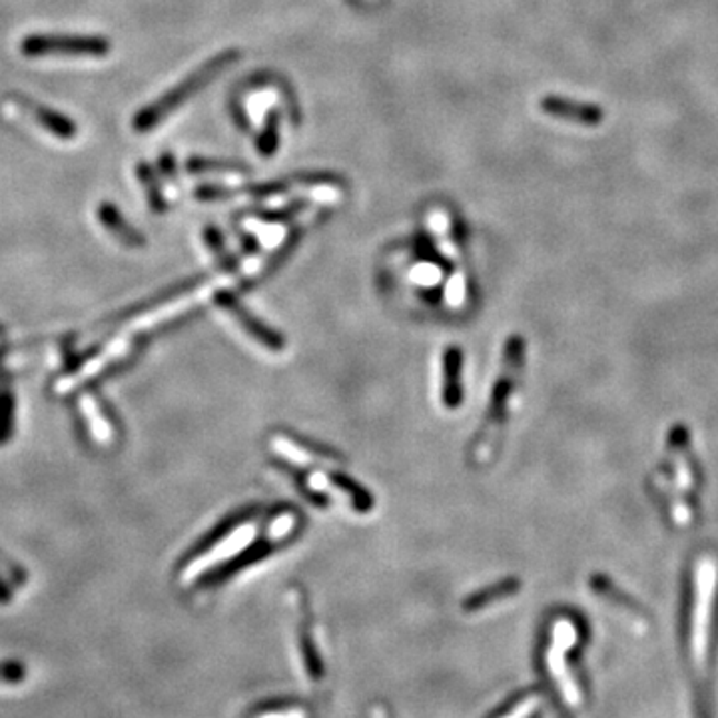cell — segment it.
Wrapping results in <instances>:
<instances>
[{"label":"cell","mask_w":718,"mask_h":718,"mask_svg":"<svg viewBox=\"0 0 718 718\" xmlns=\"http://www.w3.org/2000/svg\"><path fill=\"white\" fill-rule=\"evenodd\" d=\"M688 605L685 614V653L695 683V715L712 718L710 663L718 629V553L698 551L690 563Z\"/></svg>","instance_id":"1"},{"label":"cell","mask_w":718,"mask_h":718,"mask_svg":"<svg viewBox=\"0 0 718 718\" xmlns=\"http://www.w3.org/2000/svg\"><path fill=\"white\" fill-rule=\"evenodd\" d=\"M656 491L665 501L668 518L676 527L687 529L695 521L698 476L690 439L683 427H675L666 437L665 469L655 471Z\"/></svg>","instance_id":"2"},{"label":"cell","mask_w":718,"mask_h":718,"mask_svg":"<svg viewBox=\"0 0 718 718\" xmlns=\"http://www.w3.org/2000/svg\"><path fill=\"white\" fill-rule=\"evenodd\" d=\"M523 366H525V341L519 336H513L508 339L505 349H503L501 370H499V378L491 391L486 423L474 444L471 457L476 465L489 464L496 455L497 445L501 442V435H503L505 423H508L509 405L513 402L519 378L523 373Z\"/></svg>","instance_id":"3"},{"label":"cell","mask_w":718,"mask_h":718,"mask_svg":"<svg viewBox=\"0 0 718 718\" xmlns=\"http://www.w3.org/2000/svg\"><path fill=\"white\" fill-rule=\"evenodd\" d=\"M240 58H242V53L240 51H233V48L216 54L214 58L202 64L200 68H196L192 75L186 76L180 85L166 90L154 102H150L144 108H140L137 117L132 118V127H134L138 134L152 132L164 120H168L178 108H182L194 96L202 93L206 86L211 85L216 76L222 75L224 70H228Z\"/></svg>","instance_id":"4"},{"label":"cell","mask_w":718,"mask_h":718,"mask_svg":"<svg viewBox=\"0 0 718 718\" xmlns=\"http://www.w3.org/2000/svg\"><path fill=\"white\" fill-rule=\"evenodd\" d=\"M579 641H581V631L573 617L559 614L553 619L550 644L545 649V666H547L551 681L559 690L561 698L570 708H579L583 705L581 683L575 675L569 659Z\"/></svg>","instance_id":"5"},{"label":"cell","mask_w":718,"mask_h":718,"mask_svg":"<svg viewBox=\"0 0 718 718\" xmlns=\"http://www.w3.org/2000/svg\"><path fill=\"white\" fill-rule=\"evenodd\" d=\"M112 46L105 36L98 34H29L22 39L21 53L26 58L44 56H90L102 58L110 54Z\"/></svg>","instance_id":"6"},{"label":"cell","mask_w":718,"mask_h":718,"mask_svg":"<svg viewBox=\"0 0 718 718\" xmlns=\"http://www.w3.org/2000/svg\"><path fill=\"white\" fill-rule=\"evenodd\" d=\"M255 535H258V529H255L254 523H243L236 531H232L228 537L224 538L220 545H216L214 550L206 551L198 559L191 561L188 567L182 573V581H194V579L200 577L202 573H206L211 567L220 565L224 561L232 559L233 555L242 553V551L248 550L252 545Z\"/></svg>","instance_id":"7"},{"label":"cell","mask_w":718,"mask_h":718,"mask_svg":"<svg viewBox=\"0 0 718 718\" xmlns=\"http://www.w3.org/2000/svg\"><path fill=\"white\" fill-rule=\"evenodd\" d=\"M589 585H591L592 595L602 605H607L621 621L629 624L634 633H644L649 629V621H646V614L643 613V609H639L631 601L629 595L619 591L617 585L611 579H607V577H592Z\"/></svg>","instance_id":"8"},{"label":"cell","mask_w":718,"mask_h":718,"mask_svg":"<svg viewBox=\"0 0 718 718\" xmlns=\"http://www.w3.org/2000/svg\"><path fill=\"white\" fill-rule=\"evenodd\" d=\"M307 483H309L312 489H316V491L336 493L344 501H348L349 505L356 509V511H359V513H366V511H370L371 509V497L361 487L356 486L353 481H348L346 477L329 479L324 474H312Z\"/></svg>","instance_id":"9"},{"label":"cell","mask_w":718,"mask_h":718,"mask_svg":"<svg viewBox=\"0 0 718 718\" xmlns=\"http://www.w3.org/2000/svg\"><path fill=\"white\" fill-rule=\"evenodd\" d=\"M270 445H272L274 454L284 457V459L292 461V464L319 465V467H334V465H339L338 455L324 454V452L309 449L306 445L297 444V442L285 437V435H274Z\"/></svg>","instance_id":"10"},{"label":"cell","mask_w":718,"mask_h":718,"mask_svg":"<svg viewBox=\"0 0 718 718\" xmlns=\"http://www.w3.org/2000/svg\"><path fill=\"white\" fill-rule=\"evenodd\" d=\"M222 306L228 312V316L232 317L233 322L248 334V338L254 339L260 346L272 349V351L284 348V339L278 338L274 331H270L260 322H255L254 317L250 316L240 304H236L230 297H224Z\"/></svg>","instance_id":"11"},{"label":"cell","mask_w":718,"mask_h":718,"mask_svg":"<svg viewBox=\"0 0 718 718\" xmlns=\"http://www.w3.org/2000/svg\"><path fill=\"white\" fill-rule=\"evenodd\" d=\"M98 220L105 226L108 232L117 238L118 242L124 243L128 248H140L144 246V238L140 236L137 228H132L130 224L124 220V216L120 214L115 204L105 202L98 208Z\"/></svg>","instance_id":"12"},{"label":"cell","mask_w":718,"mask_h":718,"mask_svg":"<svg viewBox=\"0 0 718 718\" xmlns=\"http://www.w3.org/2000/svg\"><path fill=\"white\" fill-rule=\"evenodd\" d=\"M461 351L457 348L445 349L444 380H442V400L447 410H457L461 403Z\"/></svg>","instance_id":"13"},{"label":"cell","mask_w":718,"mask_h":718,"mask_svg":"<svg viewBox=\"0 0 718 718\" xmlns=\"http://www.w3.org/2000/svg\"><path fill=\"white\" fill-rule=\"evenodd\" d=\"M31 115L36 120V124L46 130L48 134L61 138V140H75L78 137V127L75 120L66 115H61L58 110L48 108V106L29 105Z\"/></svg>","instance_id":"14"},{"label":"cell","mask_w":718,"mask_h":718,"mask_svg":"<svg viewBox=\"0 0 718 718\" xmlns=\"http://www.w3.org/2000/svg\"><path fill=\"white\" fill-rule=\"evenodd\" d=\"M519 587L521 585H519L518 579H505V581L497 583L486 591L471 595L464 602L465 611H483V609H489L493 602L508 601L513 595H518Z\"/></svg>","instance_id":"15"},{"label":"cell","mask_w":718,"mask_h":718,"mask_svg":"<svg viewBox=\"0 0 718 718\" xmlns=\"http://www.w3.org/2000/svg\"><path fill=\"white\" fill-rule=\"evenodd\" d=\"M292 599L296 602L297 611V623H300V629H297V641H300V651H302V659H304V665L307 668V675L312 678H316L319 675L317 671V655L314 653V644L309 641V633H307L306 627V613L302 611V595L300 592H292Z\"/></svg>","instance_id":"16"},{"label":"cell","mask_w":718,"mask_h":718,"mask_svg":"<svg viewBox=\"0 0 718 718\" xmlns=\"http://www.w3.org/2000/svg\"><path fill=\"white\" fill-rule=\"evenodd\" d=\"M12 391L9 376L2 366V344H0V444H4L12 434Z\"/></svg>","instance_id":"17"},{"label":"cell","mask_w":718,"mask_h":718,"mask_svg":"<svg viewBox=\"0 0 718 718\" xmlns=\"http://www.w3.org/2000/svg\"><path fill=\"white\" fill-rule=\"evenodd\" d=\"M138 180L142 182L144 191H146V198H149L150 208L154 211L166 210V200H164V192L160 186L159 176L146 162H140L137 168Z\"/></svg>","instance_id":"18"},{"label":"cell","mask_w":718,"mask_h":718,"mask_svg":"<svg viewBox=\"0 0 718 718\" xmlns=\"http://www.w3.org/2000/svg\"><path fill=\"white\" fill-rule=\"evenodd\" d=\"M186 168L192 174H208V172H250V166L233 160L191 159Z\"/></svg>","instance_id":"19"},{"label":"cell","mask_w":718,"mask_h":718,"mask_svg":"<svg viewBox=\"0 0 718 718\" xmlns=\"http://www.w3.org/2000/svg\"><path fill=\"white\" fill-rule=\"evenodd\" d=\"M541 707H543V697L538 693H527L497 718H533Z\"/></svg>","instance_id":"20"},{"label":"cell","mask_w":718,"mask_h":718,"mask_svg":"<svg viewBox=\"0 0 718 718\" xmlns=\"http://www.w3.org/2000/svg\"><path fill=\"white\" fill-rule=\"evenodd\" d=\"M26 681V666L21 661H0V687H19Z\"/></svg>","instance_id":"21"},{"label":"cell","mask_w":718,"mask_h":718,"mask_svg":"<svg viewBox=\"0 0 718 718\" xmlns=\"http://www.w3.org/2000/svg\"><path fill=\"white\" fill-rule=\"evenodd\" d=\"M275 146H278V115L274 112L268 120L264 132L258 138V149L264 156H270V154H274Z\"/></svg>","instance_id":"22"},{"label":"cell","mask_w":718,"mask_h":718,"mask_svg":"<svg viewBox=\"0 0 718 718\" xmlns=\"http://www.w3.org/2000/svg\"><path fill=\"white\" fill-rule=\"evenodd\" d=\"M204 238H206V246H208L211 252H214V255H216V260H218L220 264H230V258H228L226 246H224L222 238H220L218 230H216V228H208L206 233H204Z\"/></svg>","instance_id":"23"},{"label":"cell","mask_w":718,"mask_h":718,"mask_svg":"<svg viewBox=\"0 0 718 718\" xmlns=\"http://www.w3.org/2000/svg\"><path fill=\"white\" fill-rule=\"evenodd\" d=\"M445 297L449 302V306L459 307L465 300V282L461 275H455L454 280L447 284V292Z\"/></svg>","instance_id":"24"},{"label":"cell","mask_w":718,"mask_h":718,"mask_svg":"<svg viewBox=\"0 0 718 718\" xmlns=\"http://www.w3.org/2000/svg\"><path fill=\"white\" fill-rule=\"evenodd\" d=\"M413 282L420 285H435L439 282L442 278V272L435 268V265H420L415 272H413Z\"/></svg>","instance_id":"25"},{"label":"cell","mask_w":718,"mask_h":718,"mask_svg":"<svg viewBox=\"0 0 718 718\" xmlns=\"http://www.w3.org/2000/svg\"><path fill=\"white\" fill-rule=\"evenodd\" d=\"M254 718H307V710L300 707L270 708Z\"/></svg>","instance_id":"26"},{"label":"cell","mask_w":718,"mask_h":718,"mask_svg":"<svg viewBox=\"0 0 718 718\" xmlns=\"http://www.w3.org/2000/svg\"><path fill=\"white\" fill-rule=\"evenodd\" d=\"M12 599V591L11 587L4 583V579L0 577V602L4 605V602H11Z\"/></svg>","instance_id":"27"},{"label":"cell","mask_w":718,"mask_h":718,"mask_svg":"<svg viewBox=\"0 0 718 718\" xmlns=\"http://www.w3.org/2000/svg\"><path fill=\"white\" fill-rule=\"evenodd\" d=\"M373 718H390L383 708H373Z\"/></svg>","instance_id":"28"}]
</instances>
